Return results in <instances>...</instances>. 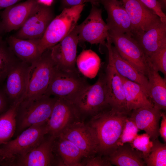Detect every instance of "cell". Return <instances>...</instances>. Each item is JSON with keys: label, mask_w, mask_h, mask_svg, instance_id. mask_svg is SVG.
<instances>
[{"label": "cell", "mask_w": 166, "mask_h": 166, "mask_svg": "<svg viewBox=\"0 0 166 166\" xmlns=\"http://www.w3.org/2000/svg\"><path fill=\"white\" fill-rule=\"evenodd\" d=\"M129 114L109 107L92 117L87 124L96 134L99 155L107 157L117 148Z\"/></svg>", "instance_id": "6da1fadb"}, {"label": "cell", "mask_w": 166, "mask_h": 166, "mask_svg": "<svg viewBox=\"0 0 166 166\" xmlns=\"http://www.w3.org/2000/svg\"><path fill=\"white\" fill-rule=\"evenodd\" d=\"M85 6L83 4L64 8L55 17L38 40L41 54L57 44L73 30L77 25Z\"/></svg>", "instance_id": "7a4b0ae2"}, {"label": "cell", "mask_w": 166, "mask_h": 166, "mask_svg": "<svg viewBox=\"0 0 166 166\" xmlns=\"http://www.w3.org/2000/svg\"><path fill=\"white\" fill-rule=\"evenodd\" d=\"M56 99L44 95L36 99L23 100L17 111L15 133L18 135L33 125L47 122Z\"/></svg>", "instance_id": "3957f363"}, {"label": "cell", "mask_w": 166, "mask_h": 166, "mask_svg": "<svg viewBox=\"0 0 166 166\" xmlns=\"http://www.w3.org/2000/svg\"><path fill=\"white\" fill-rule=\"evenodd\" d=\"M81 115L93 116L110 107L108 103L105 74H101L93 85H88L72 102Z\"/></svg>", "instance_id": "277c9868"}, {"label": "cell", "mask_w": 166, "mask_h": 166, "mask_svg": "<svg viewBox=\"0 0 166 166\" xmlns=\"http://www.w3.org/2000/svg\"><path fill=\"white\" fill-rule=\"evenodd\" d=\"M54 67L50 48L31 64L27 91L23 100L36 99L45 94Z\"/></svg>", "instance_id": "5b68a950"}, {"label": "cell", "mask_w": 166, "mask_h": 166, "mask_svg": "<svg viewBox=\"0 0 166 166\" xmlns=\"http://www.w3.org/2000/svg\"><path fill=\"white\" fill-rule=\"evenodd\" d=\"M89 85L78 71L69 72L55 66L50 82L44 95L73 102L77 95Z\"/></svg>", "instance_id": "8992f818"}, {"label": "cell", "mask_w": 166, "mask_h": 166, "mask_svg": "<svg viewBox=\"0 0 166 166\" xmlns=\"http://www.w3.org/2000/svg\"><path fill=\"white\" fill-rule=\"evenodd\" d=\"M47 122L35 124L28 128L15 139L2 145L0 148L10 159L26 154L38 145L47 134Z\"/></svg>", "instance_id": "52a82bcc"}, {"label": "cell", "mask_w": 166, "mask_h": 166, "mask_svg": "<svg viewBox=\"0 0 166 166\" xmlns=\"http://www.w3.org/2000/svg\"><path fill=\"white\" fill-rule=\"evenodd\" d=\"M109 32L112 44L121 56L146 76L147 59L136 40L127 34L111 31Z\"/></svg>", "instance_id": "ba28073f"}, {"label": "cell", "mask_w": 166, "mask_h": 166, "mask_svg": "<svg viewBox=\"0 0 166 166\" xmlns=\"http://www.w3.org/2000/svg\"><path fill=\"white\" fill-rule=\"evenodd\" d=\"M102 13L101 9L92 5L87 17L75 27L79 42H86L92 44L105 45V41L109 35V29L102 18Z\"/></svg>", "instance_id": "9c48e42d"}, {"label": "cell", "mask_w": 166, "mask_h": 166, "mask_svg": "<svg viewBox=\"0 0 166 166\" xmlns=\"http://www.w3.org/2000/svg\"><path fill=\"white\" fill-rule=\"evenodd\" d=\"M59 136L74 144L82 151L85 158L97 153L98 142L96 134L87 124L76 121L67 127Z\"/></svg>", "instance_id": "30bf717a"}, {"label": "cell", "mask_w": 166, "mask_h": 166, "mask_svg": "<svg viewBox=\"0 0 166 166\" xmlns=\"http://www.w3.org/2000/svg\"><path fill=\"white\" fill-rule=\"evenodd\" d=\"M56 98L46 126L47 134L55 138L70 124L79 120L80 116L72 102Z\"/></svg>", "instance_id": "8fae6325"}, {"label": "cell", "mask_w": 166, "mask_h": 166, "mask_svg": "<svg viewBox=\"0 0 166 166\" xmlns=\"http://www.w3.org/2000/svg\"><path fill=\"white\" fill-rule=\"evenodd\" d=\"M55 17L50 6L39 4L23 25L13 35L23 39H40Z\"/></svg>", "instance_id": "7c38bea8"}, {"label": "cell", "mask_w": 166, "mask_h": 166, "mask_svg": "<svg viewBox=\"0 0 166 166\" xmlns=\"http://www.w3.org/2000/svg\"><path fill=\"white\" fill-rule=\"evenodd\" d=\"M79 42L74 27L61 41L50 48L51 57L56 68L69 72L78 71L76 65Z\"/></svg>", "instance_id": "4fadbf2b"}, {"label": "cell", "mask_w": 166, "mask_h": 166, "mask_svg": "<svg viewBox=\"0 0 166 166\" xmlns=\"http://www.w3.org/2000/svg\"><path fill=\"white\" fill-rule=\"evenodd\" d=\"M47 135L45 136L38 145L30 152L9 159L6 166H49L53 165L55 163L53 147L55 138Z\"/></svg>", "instance_id": "5bb4252c"}, {"label": "cell", "mask_w": 166, "mask_h": 166, "mask_svg": "<svg viewBox=\"0 0 166 166\" xmlns=\"http://www.w3.org/2000/svg\"><path fill=\"white\" fill-rule=\"evenodd\" d=\"M131 25L132 36H137L160 22V18L139 0H121Z\"/></svg>", "instance_id": "9a60e30c"}, {"label": "cell", "mask_w": 166, "mask_h": 166, "mask_svg": "<svg viewBox=\"0 0 166 166\" xmlns=\"http://www.w3.org/2000/svg\"><path fill=\"white\" fill-rule=\"evenodd\" d=\"M30 64L21 61L9 73L3 90L12 104L22 101L26 95L30 69Z\"/></svg>", "instance_id": "2e32d148"}, {"label": "cell", "mask_w": 166, "mask_h": 166, "mask_svg": "<svg viewBox=\"0 0 166 166\" xmlns=\"http://www.w3.org/2000/svg\"><path fill=\"white\" fill-rule=\"evenodd\" d=\"M108 61L104 74L109 106L119 112L129 114L127 107L121 77L109 58Z\"/></svg>", "instance_id": "e0dca14e"}, {"label": "cell", "mask_w": 166, "mask_h": 166, "mask_svg": "<svg viewBox=\"0 0 166 166\" xmlns=\"http://www.w3.org/2000/svg\"><path fill=\"white\" fill-rule=\"evenodd\" d=\"M39 4L37 0H27L4 9L0 14L4 32H9L18 30Z\"/></svg>", "instance_id": "ac0fdd59"}, {"label": "cell", "mask_w": 166, "mask_h": 166, "mask_svg": "<svg viewBox=\"0 0 166 166\" xmlns=\"http://www.w3.org/2000/svg\"><path fill=\"white\" fill-rule=\"evenodd\" d=\"M162 111L154 106L142 107L131 111L128 117L139 130L144 131L151 140H153L160 135L159 124Z\"/></svg>", "instance_id": "d6986e66"}, {"label": "cell", "mask_w": 166, "mask_h": 166, "mask_svg": "<svg viewBox=\"0 0 166 166\" xmlns=\"http://www.w3.org/2000/svg\"><path fill=\"white\" fill-rule=\"evenodd\" d=\"M106 10L108 17L106 24L109 31L124 33L132 36L131 22L121 0H100Z\"/></svg>", "instance_id": "ffe728a7"}, {"label": "cell", "mask_w": 166, "mask_h": 166, "mask_svg": "<svg viewBox=\"0 0 166 166\" xmlns=\"http://www.w3.org/2000/svg\"><path fill=\"white\" fill-rule=\"evenodd\" d=\"M106 40L105 46L108 50V58L111 60L118 73L121 77L141 85L147 92L148 81L146 76L121 56L112 45L109 35Z\"/></svg>", "instance_id": "44dd1931"}, {"label": "cell", "mask_w": 166, "mask_h": 166, "mask_svg": "<svg viewBox=\"0 0 166 166\" xmlns=\"http://www.w3.org/2000/svg\"><path fill=\"white\" fill-rule=\"evenodd\" d=\"M133 37L147 59L166 43V23L161 22L147 31Z\"/></svg>", "instance_id": "7402d4cb"}, {"label": "cell", "mask_w": 166, "mask_h": 166, "mask_svg": "<svg viewBox=\"0 0 166 166\" xmlns=\"http://www.w3.org/2000/svg\"><path fill=\"white\" fill-rule=\"evenodd\" d=\"M146 76L148 81L147 92L153 106L164 111L166 109V78H163L147 61Z\"/></svg>", "instance_id": "603a6c76"}, {"label": "cell", "mask_w": 166, "mask_h": 166, "mask_svg": "<svg viewBox=\"0 0 166 166\" xmlns=\"http://www.w3.org/2000/svg\"><path fill=\"white\" fill-rule=\"evenodd\" d=\"M38 40L23 39L11 35L7 38L6 43L19 60L31 64L42 54L39 49Z\"/></svg>", "instance_id": "cb8c5ba5"}, {"label": "cell", "mask_w": 166, "mask_h": 166, "mask_svg": "<svg viewBox=\"0 0 166 166\" xmlns=\"http://www.w3.org/2000/svg\"><path fill=\"white\" fill-rule=\"evenodd\" d=\"M128 111L144 107H153L147 92L140 84L121 77Z\"/></svg>", "instance_id": "d4e9b609"}, {"label": "cell", "mask_w": 166, "mask_h": 166, "mask_svg": "<svg viewBox=\"0 0 166 166\" xmlns=\"http://www.w3.org/2000/svg\"><path fill=\"white\" fill-rule=\"evenodd\" d=\"M107 158L112 164L117 166H146L141 153L129 143L119 145Z\"/></svg>", "instance_id": "484cf974"}, {"label": "cell", "mask_w": 166, "mask_h": 166, "mask_svg": "<svg viewBox=\"0 0 166 166\" xmlns=\"http://www.w3.org/2000/svg\"><path fill=\"white\" fill-rule=\"evenodd\" d=\"M53 149L61 157L65 165L82 166L81 160L85 156L82 151L69 140L61 136L55 139Z\"/></svg>", "instance_id": "4316f807"}, {"label": "cell", "mask_w": 166, "mask_h": 166, "mask_svg": "<svg viewBox=\"0 0 166 166\" xmlns=\"http://www.w3.org/2000/svg\"><path fill=\"white\" fill-rule=\"evenodd\" d=\"M21 102L12 104L8 109L0 115V146L10 140L15 134L17 113Z\"/></svg>", "instance_id": "83f0119b"}, {"label": "cell", "mask_w": 166, "mask_h": 166, "mask_svg": "<svg viewBox=\"0 0 166 166\" xmlns=\"http://www.w3.org/2000/svg\"><path fill=\"white\" fill-rule=\"evenodd\" d=\"M100 65L99 56L90 49L83 50L77 57L76 65L78 71L83 76L89 78L95 77Z\"/></svg>", "instance_id": "f1b7e54d"}, {"label": "cell", "mask_w": 166, "mask_h": 166, "mask_svg": "<svg viewBox=\"0 0 166 166\" xmlns=\"http://www.w3.org/2000/svg\"><path fill=\"white\" fill-rule=\"evenodd\" d=\"M18 59L6 42L3 41L0 44V84L6 78L10 70L19 61Z\"/></svg>", "instance_id": "f546056e"}, {"label": "cell", "mask_w": 166, "mask_h": 166, "mask_svg": "<svg viewBox=\"0 0 166 166\" xmlns=\"http://www.w3.org/2000/svg\"><path fill=\"white\" fill-rule=\"evenodd\" d=\"M152 146L148 156L144 160L147 166H166V144L158 138L152 140Z\"/></svg>", "instance_id": "4dcf8cb0"}, {"label": "cell", "mask_w": 166, "mask_h": 166, "mask_svg": "<svg viewBox=\"0 0 166 166\" xmlns=\"http://www.w3.org/2000/svg\"><path fill=\"white\" fill-rule=\"evenodd\" d=\"M154 68L166 76V43L147 59Z\"/></svg>", "instance_id": "1f68e13d"}, {"label": "cell", "mask_w": 166, "mask_h": 166, "mask_svg": "<svg viewBox=\"0 0 166 166\" xmlns=\"http://www.w3.org/2000/svg\"><path fill=\"white\" fill-rule=\"evenodd\" d=\"M129 143L133 148L141 153L144 160L149 154L152 146V141L146 133L138 135Z\"/></svg>", "instance_id": "d6a6232c"}, {"label": "cell", "mask_w": 166, "mask_h": 166, "mask_svg": "<svg viewBox=\"0 0 166 166\" xmlns=\"http://www.w3.org/2000/svg\"><path fill=\"white\" fill-rule=\"evenodd\" d=\"M129 115V114H128ZM127 117L124 127L118 142V145L125 143H130L138 135L139 129L135 124Z\"/></svg>", "instance_id": "836d02e7"}, {"label": "cell", "mask_w": 166, "mask_h": 166, "mask_svg": "<svg viewBox=\"0 0 166 166\" xmlns=\"http://www.w3.org/2000/svg\"><path fill=\"white\" fill-rule=\"evenodd\" d=\"M145 6L153 11L162 22L166 23V15L157 0H139Z\"/></svg>", "instance_id": "e575fe53"}, {"label": "cell", "mask_w": 166, "mask_h": 166, "mask_svg": "<svg viewBox=\"0 0 166 166\" xmlns=\"http://www.w3.org/2000/svg\"><path fill=\"white\" fill-rule=\"evenodd\" d=\"M86 158L85 160L82 162V166H112L107 157L99 155Z\"/></svg>", "instance_id": "d590c367"}, {"label": "cell", "mask_w": 166, "mask_h": 166, "mask_svg": "<svg viewBox=\"0 0 166 166\" xmlns=\"http://www.w3.org/2000/svg\"><path fill=\"white\" fill-rule=\"evenodd\" d=\"M63 9L73 6L85 4L89 2L92 5L98 6L100 3V0H61Z\"/></svg>", "instance_id": "8d00e7d4"}, {"label": "cell", "mask_w": 166, "mask_h": 166, "mask_svg": "<svg viewBox=\"0 0 166 166\" xmlns=\"http://www.w3.org/2000/svg\"><path fill=\"white\" fill-rule=\"evenodd\" d=\"M160 126L159 128L160 135L163 138L165 143L166 142V115L165 112H162Z\"/></svg>", "instance_id": "74e56055"}, {"label": "cell", "mask_w": 166, "mask_h": 166, "mask_svg": "<svg viewBox=\"0 0 166 166\" xmlns=\"http://www.w3.org/2000/svg\"><path fill=\"white\" fill-rule=\"evenodd\" d=\"M8 100L3 89H0V115L6 110Z\"/></svg>", "instance_id": "f35d334b"}, {"label": "cell", "mask_w": 166, "mask_h": 166, "mask_svg": "<svg viewBox=\"0 0 166 166\" xmlns=\"http://www.w3.org/2000/svg\"><path fill=\"white\" fill-rule=\"evenodd\" d=\"M22 0H0V10L12 6Z\"/></svg>", "instance_id": "ab89813d"}, {"label": "cell", "mask_w": 166, "mask_h": 166, "mask_svg": "<svg viewBox=\"0 0 166 166\" xmlns=\"http://www.w3.org/2000/svg\"><path fill=\"white\" fill-rule=\"evenodd\" d=\"M38 2L46 6H50L53 0H37Z\"/></svg>", "instance_id": "60d3db41"}, {"label": "cell", "mask_w": 166, "mask_h": 166, "mask_svg": "<svg viewBox=\"0 0 166 166\" xmlns=\"http://www.w3.org/2000/svg\"><path fill=\"white\" fill-rule=\"evenodd\" d=\"M160 3L161 8L164 11L166 8V0H157Z\"/></svg>", "instance_id": "b9f144b4"}, {"label": "cell", "mask_w": 166, "mask_h": 166, "mask_svg": "<svg viewBox=\"0 0 166 166\" xmlns=\"http://www.w3.org/2000/svg\"><path fill=\"white\" fill-rule=\"evenodd\" d=\"M3 32H4V31L2 27L1 21L0 20V44L3 41L2 40V34Z\"/></svg>", "instance_id": "7bdbcfd3"}, {"label": "cell", "mask_w": 166, "mask_h": 166, "mask_svg": "<svg viewBox=\"0 0 166 166\" xmlns=\"http://www.w3.org/2000/svg\"><path fill=\"white\" fill-rule=\"evenodd\" d=\"M0 156H3L9 158L8 156L5 153L3 149L1 148H0Z\"/></svg>", "instance_id": "ee69618b"}]
</instances>
